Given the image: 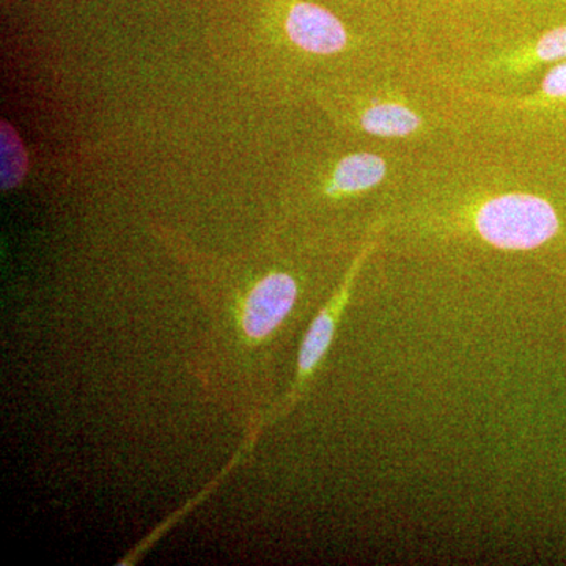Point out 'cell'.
Instances as JSON below:
<instances>
[{
	"instance_id": "cell-5",
	"label": "cell",
	"mask_w": 566,
	"mask_h": 566,
	"mask_svg": "<svg viewBox=\"0 0 566 566\" xmlns=\"http://www.w3.org/2000/svg\"><path fill=\"white\" fill-rule=\"evenodd\" d=\"M360 132L379 139H406L423 126L422 115L401 99L375 98L357 114Z\"/></svg>"
},
{
	"instance_id": "cell-4",
	"label": "cell",
	"mask_w": 566,
	"mask_h": 566,
	"mask_svg": "<svg viewBox=\"0 0 566 566\" xmlns=\"http://www.w3.org/2000/svg\"><path fill=\"white\" fill-rule=\"evenodd\" d=\"M371 244L360 252L356 262L353 263L352 270L346 275L344 285L338 289L337 294L326 304V307L315 316L307 334H305L303 345H301L300 357H297V382L303 385L308 376L314 375L316 367L322 364L327 352H329L331 344H333L335 329H337L338 318H340L342 311L349 300L352 293L354 277L359 273L363 266L365 256L370 252Z\"/></svg>"
},
{
	"instance_id": "cell-6",
	"label": "cell",
	"mask_w": 566,
	"mask_h": 566,
	"mask_svg": "<svg viewBox=\"0 0 566 566\" xmlns=\"http://www.w3.org/2000/svg\"><path fill=\"white\" fill-rule=\"evenodd\" d=\"M387 174L389 166L386 159L376 153H352L335 164L326 191L335 197L360 196L382 185Z\"/></svg>"
},
{
	"instance_id": "cell-7",
	"label": "cell",
	"mask_w": 566,
	"mask_h": 566,
	"mask_svg": "<svg viewBox=\"0 0 566 566\" xmlns=\"http://www.w3.org/2000/svg\"><path fill=\"white\" fill-rule=\"evenodd\" d=\"M408 9L446 17H505L526 10L534 0H400Z\"/></svg>"
},
{
	"instance_id": "cell-1",
	"label": "cell",
	"mask_w": 566,
	"mask_h": 566,
	"mask_svg": "<svg viewBox=\"0 0 566 566\" xmlns=\"http://www.w3.org/2000/svg\"><path fill=\"white\" fill-rule=\"evenodd\" d=\"M480 240L502 251H532L553 240L560 230L554 205L531 192L488 197L471 212Z\"/></svg>"
},
{
	"instance_id": "cell-3",
	"label": "cell",
	"mask_w": 566,
	"mask_h": 566,
	"mask_svg": "<svg viewBox=\"0 0 566 566\" xmlns=\"http://www.w3.org/2000/svg\"><path fill=\"white\" fill-rule=\"evenodd\" d=\"M283 29L294 46L308 54H338L349 43V33L344 22L333 11L305 0L290 3Z\"/></svg>"
},
{
	"instance_id": "cell-2",
	"label": "cell",
	"mask_w": 566,
	"mask_h": 566,
	"mask_svg": "<svg viewBox=\"0 0 566 566\" xmlns=\"http://www.w3.org/2000/svg\"><path fill=\"white\" fill-rule=\"evenodd\" d=\"M297 283L292 275L273 273L264 275L248 294L243 308L244 334L251 340L270 337L292 314L297 301Z\"/></svg>"
},
{
	"instance_id": "cell-8",
	"label": "cell",
	"mask_w": 566,
	"mask_h": 566,
	"mask_svg": "<svg viewBox=\"0 0 566 566\" xmlns=\"http://www.w3.org/2000/svg\"><path fill=\"white\" fill-rule=\"evenodd\" d=\"M535 2L546 3L551 9H566V0H535Z\"/></svg>"
}]
</instances>
